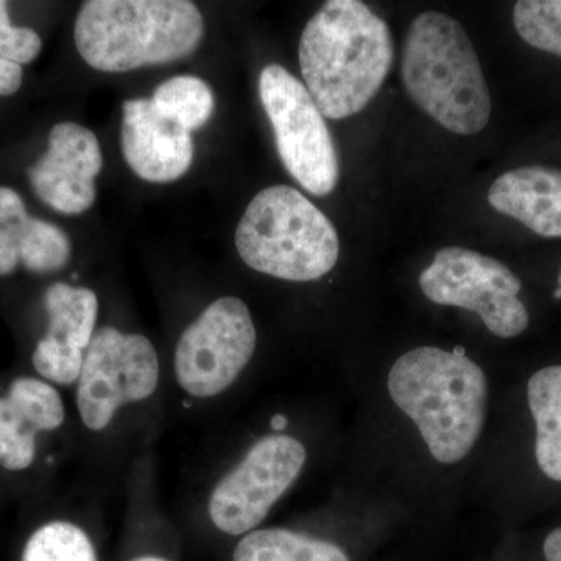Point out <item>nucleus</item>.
I'll list each match as a JSON object with an SVG mask.
<instances>
[{"label":"nucleus","instance_id":"f257e3e1","mask_svg":"<svg viewBox=\"0 0 561 561\" xmlns=\"http://www.w3.org/2000/svg\"><path fill=\"white\" fill-rule=\"evenodd\" d=\"M394 44L387 22L359 0H330L298 46L306 90L328 119L360 113L389 76Z\"/></svg>","mask_w":561,"mask_h":561},{"label":"nucleus","instance_id":"f03ea898","mask_svg":"<svg viewBox=\"0 0 561 561\" xmlns=\"http://www.w3.org/2000/svg\"><path fill=\"white\" fill-rule=\"evenodd\" d=\"M387 387L435 460L453 465L472 451L485 424L489 382L463 350L408 351L390 368Z\"/></svg>","mask_w":561,"mask_h":561},{"label":"nucleus","instance_id":"7ed1b4c3","mask_svg":"<svg viewBox=\"0 0 561 561\" xmlns=\"http://www.w3.org/2000/svg\"><path fill=\"white\" fill-rule=\"evenodd\" d=\"M401 77L409 98L456 135L482 131L491 117V95L470 36L459 21L424 11L409 25Z\"/></svg>","mask_w":561,"mask_h":561},{"label":"nucleus","instance_id":"20e7f679","mask_svg":"<svg viewBox=\"0 0 561 561\" xmlns=\"http://www.w3.org/2000/svg\"><path fill=\"white\" fill-rule=\"evenodd\" d=\"M205 22L187 0H90L76 21L77 50L101 72H127L190 57Z\"/></svg>","mask_w":561,"mask_h":561},{"label":"nucleus","instance_id":"39448f33","mask_svg":"<svg viewBox=\"0 0 561 561\" xmlns=\"http://www.w3.org/2000/svg\"><path fill=\"white\" fill-rule=\"evenodd\" d=\"M236 249L253 271L308 283L335 267L341 243L334 225L308 197L276 184L247 206L236 230Z\"/></svg>","mask_w":561,"mask_h":561},{"label":"nucleus","instance_id":"423d86ee","mask_svg":"<svg viewBox=\"0 0 561 561\" xmlns=\"http://www.w3.org/2000/svg\"><path fill=\"white\" fill-rule=\"evenodd\" d=\"M260 98L291 179L319 197L331 194L341 176L337 147L305 84L283 66L268 65L260 76Z\"/></svg>","mask_w":561,"mask_h":561},{"label":"nucleus","instance_id":"0eeeda50","mask_svg":"<svg viewBox=\"0 0 561 561\" xmlns=\"http://www.w3.org/2000/svg\"><path fill=\"white\" fill-rule=\"evenodd\" d=\"M420 289L435 305L478 313L491 334L518 337L529 327L519 300L522 279L501 261L463 247H445L420 275Z\"/></svg>","mask_w":561,"mask_h":561},{"label":"nucleus","instance_id":"6e6552de","mask_svg":"<svg viewBox=\"0 0 561 561\" xmlns=\"http://www.w3.org/2000/svg\"><path fill=\"white\" fill-rule=\"evenodd\" d=\"M160 381V362L149 339L103 327L84 351L77 404L81 421L102 431L122 405L147 400Z\"/></svg>","mask_w":561,"mask_h":561},{"label":"nucleus","instance_id":"1a4fd4ad","mask_svg":"<svg viewBox=\"0 0 561 561\" xmlns=\"http://www.w3.org/2000/svg\"><path fill=\"white\" fill-rule=\"evenodd\" d=\"M254 350L256 328L245 302L219 298L181 335L175 351L176 379L192 397H216L239 378Z\"/></svg>","mask_w":561,"mask_h":561},{"label":"nucleus","instance_id":"9d476101","mask_svg":"<svg viewBox=\"0 0 561 561\" xmlns=\"http://www.w3.org/2000/svg\"><path fill=\"white\" fill-rule=\"evenodd\" d=\"M306 448L290 435H268L214 489L209 515L228 535L260 526L275 502L294 485L306 463Z\"/></svg>","mask_w":561,"mask_h":561},{"label":"nucleus","instance_id":"9b49d317","mask_svg":"<svg viewBox=\"0 0 561 561\" xmlns=\"http://www.w3.org/2000/svg\"><path fill=\"white\" fill-rule=\"evenodd\" d=\"M102 171L101 144L94 133L60 122L49 135L47 153L28 171L41 202L62 214H81L95 202V176Z\"/></svg>","mask_w":561,"mask_h":561},{"label":"nucleus","instance_id":"f8f14e48","mask_svg":"<svg viewBox=\"0 0 561 561\" xmlns=\"http://www.w3.org/2000/svg\"><path fill=\"white\" fill-rule=\"evenodd\" d=\"M49 330L33 353L43 378L70 386L79 381L84 351L90 346L99 316L98 295L84 287L57 283L44 295Z\"/></svg>","mask_w":561,"mask_h":561},{"label":"nucleus","instance_id":"ddd939ff","mask_svg":"<svg viewBox=\"0 0 561 561\" xmlns=\"http://www.w3.org/2000/svg\"><path fill=\"white\" fill-rule=\"evenodd\" d=\"M121 142L131 171L150 183L179 180L194 160L191 131L164 116L151 99L124 103Z\"/></svg>","mask_w":561,"mask_h":561},{"label":"nucleus","instance_id":"4468645a","mask_svg":"<svg viewBox=\"0 0 561 561\" xmlns=\"http://www.w3.org/2000/svg\"><path fill=\"white\" fill-rule=\"evenodd\" d=\"M65 423L60 393L35 378H18L9 394L0 398V465L21 471L31 467L36 454V434Z\"/></svg>","mask_w":561,"mask_h":561},{"label":"nucleus","instance_id":"2eb2a0df","mask_svg":"<svg viewBox=\"0 0 561 561\" xmlns=\"http://www.w3.org/2000/svg\"><path fill=\"white\" fill-rule=\"evenodd\" d=\"M70 257L68 236L60 228L33 219L18 192L0 187V276L22 262L33 273L61 271Z\"/></svg>","mask_w":561,"mask_h":561},{"label":"nucleus","instance_id":"dca6fc26","mask_svg":"<svg viewBox=\"0 0 561 561\" xmlns=\"http://www.w3.org/2000/svg\"><path fill=\"white\" fill-rule=\"evenodd\" d=\"M491 208L541 238H561V171L527 165L502 173L489 190Z\"/></svg>","mask_w":561,"mask_h":561},{"label":"nucleus","instance_id":"f3484780","mask_svg":"<svg viewBox=\"0 0 561 561\" xmlns=\"http://www.w3.org/2000/svg\"><path fill=\"white\" fill-rule=\"evenodd\" d=\"M527 401L537 426L538 467L549 479L561 482V365L542 368L531 376Z\"/></svg>","mask_w":561,"mask_h":561},{"label":"nucleus","instance_id":"a211bd4d","mask_svg":"<svg viewBox=\"0 0 561 561\" xmlns=\"http://www.w3.org/2000/svg\"><path fill=\"white\" fill-rule=\"evenodd\" d=\"M232 561H350L334 542L287 529L250 531L236 546Z\"/></svg>","mask_w":561,"mask_h":561},{"label":"nucleus","instance_id":"6ab92c4d","mask_svg":"<svg viewBox=\"0 0 561 561\" xmlns=\"http://www.w3.org/2000/svg\"><path fill=\"white\" fill-rule=\"evenodd\" d=\"M164 116L179 122L187 131L197 130L214 113V94L202 79L175 77L157 88L151 98Z\"/></svg>","mask_w":561,"mask_h":561},{"label":"nucleus","instance_id":"aec40b11","mask_svg":"<svg viewBox=\"0 0 561 561\" xmlns=\"http://www.w3.org/2000/svg\"><path fill=\"white\" fill-rule=\"evenodd\" d=\"M22 561H98L87 531L72 523L54 522L28 538Z\"/></svg>","mask_w":561,"mask_h":561},{"label":"nucleus","instance_id":"412c9836","mask_svg":"<svg viewBox=\"0 0 561 561\" xmlns=\"http://www.w3.org/2000/svg\"><path fill=\"white\" fill-rule=\"evenodd\" d=\"M513 25L524 43L561 58V0H519Z\"/></svg>","mask_w":561,"mask_h":561},{"label":"nucleus","instance_id":"4be33fe9","mask_svg":"<svg viewBox=\"0 0 561 561\" xmlns=\"http://www.w3.org/2000/svg\"><path fill=\"white\" fill-rule=\"evenodd\" d=\"M43 49V41L32 28L13 27L10 24L9 3L0 0V58L27 65L38 57Z\"/></svg>","mask_w":561,"mask_h":561},{"label":"nucleus","instance_id":"5701e85b","mask_svg":"<svg viewBox=\"0 0 561 561\" xmlns=\"http://www.w3.org/2000/svg\"><path fill=\"white\" fill-rule=\"evenodd\" d=\"M21 84V66L0 58V95H13L20 91Z\"/></svg>","mask_w":561,"mask_h":561},{"label":"nucleus","instance_id":"b1692460","mask_svg":"<svg viewBox=\"0 0 561 561\" xmlns=\"http://www.w3.org/2000/svg\"><path fill=\"white\" fill-rule=\"evenodd\" d=\"M546 561H561V527L552 530L545 541Z\"/></svg>","mask_w":561,"mask_h":561},{"label":"nucleus","instance_id":"393cba45","mask_svg":"<svg viewBox=\"0 0 561 561\" xmlns=\"http://www.w3.org/2000/svg\"><path fill=\"white\" fill-rule=\"evenodd\" d=\"M271 426L275 431H284L287 427V419L284 415H275L272 419Z\"/></svg>","mask_w":561,"mask_h":561},{"label":"nucleus","instance_id":"a878e982","mask_svg":"<svg viewBox=\"0 0 561 561\" xmlns=\"http://www.w3.org/2000/svg\"><path fill=\"white\" fill-rule=\"evenodd\" d=\"M135 561H168V560L160 559V557H142V559H138Z\"/></svg>","mask_w":561,"mask_h":561},{"label":"nucleus","instance_id":"bb28decb","mask_svg":"<svg viewBox=\"0 0 561 561\" xmlns=\"http://www.w3.org/2000/svg\"><path fill=\"white\" fill-rule=\"evenodd\" d=\"M557 289L561 291V268L559 272V278H557Z\"/></svg>","mask_w":561,"mask_h":561}]
</instances>
